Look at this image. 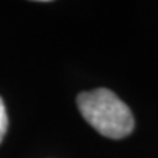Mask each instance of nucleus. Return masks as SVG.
Here are the masks:
<instances>
[{
  "mask_svg": "<svg viewBox=\"0 0 158 158\" xmlns=\"http://www.w3.org/2000/svg\"><path fill=\"white\" fill-rule=\"evenodd\" d=\"M82 118L105 137L123 139L134 131V116L129 106L110 89H95L77 95Z\"/></svg>",
  "mask_w": 158,
  "mask_h": 158,
  "instance_id": "f257e3e1",
  "label": "nucleus"
},
{
  "mask_svg": "<svg viewBox=\"0 0 158 158\" xmlns=\"http://www.w3.org/2000/svg\"><path fill=\"white\" fill-rule=\"evenodd\" d=\"M6 127H8V116H6V110H5V103L2 97H0V142L3 140Z\"/></svg>",
  "mask_w": 158,
  "mask_h": 158,
  "instance_id": "f03ea898",
  "label": "nucleus"
}]
</instances>
